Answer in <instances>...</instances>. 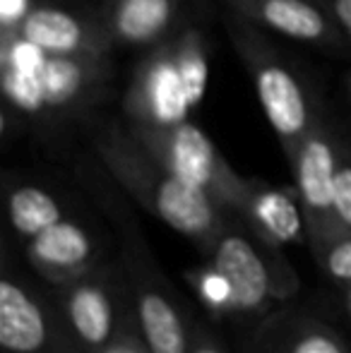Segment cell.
Returning <instances> with one entry per match:
<instances>
[{"instance_id":"obj_1","label":"cell","mask_w":351,"mask_h":353,"mask_svg":"<svg viewBox=\"0 0 351 353\" xmlns=\"http://www.w3.org/2000/svg\"><path fill=\"white\" fill-rule=\"evenodd\" d=\"M92 144L101 168L130 200L188 238L200 255L210 250L229 221V212L157 161L126 121L103 123Z\"/></svg>"},{"instance_id":"obj_2","label":"cell","mask_w":351,"mask_h":353,"mask_svg":"<svg viewBox=\"0 0 351 353\" xmlns=\"http://www.w3.org/2000/svg\"><path fill=\"white\" fill-rule=\"evenodd\" d=\"M3 97L27 118H75L89 111L111 79L108 56H53L14 32H0Z\"/></svg>"},{"instance_id":"obj_3","label":"cell","mask_w":351,"mask_h":353,"mask_svg":"<svg viewBox=\"0 0 351 353\" xmlns=\"http://www.w3.org/2000/svg\"><path fill=\"white\" fill-rule=\"evenodd\" d=\"M87 190L111 219L121 241L118 260L123 262L137 298L140 330L152 353H188L192 312L176 291L174 281L157 265L142 228L137 226L130 207L94 173H87Z\"/></svg>"},{"instance_id":"obj_4","label":"cell","mask_w":351,"mask_h":353,"mask_svg":"<svg viewBox=\"0 0 351 353\" xmlns=\"http://www.w3.org/2000/svg\"><path fill=\"white\" fill-rule=\"evenodd\" d=\"M224 29L239 61L253 79L267 123L272 125L289 161L320 113L308 84L296 72L289 58L270 41L265 29L229 10L224 14Z\"/></svg>"},{"instance_id":"obj_5","label":"cell","mask_w":351,"mask_h":353,"mask_svg":"<svg viewBox=\"0 0 351 353\" xmlns=\"http://www.w3.org/2000/svg\"><path fill=\"white\" fill-rule=\"evenodd\" d=\"M202 260L226 276L236 296V317L250 325L279 303L294 301L301 288L299 274L284 252L265 248L234 214Z\"/></svg>"},{"instance_id":"obj_6","label":"cell","mask_w":351,"mask_h":353,"mask_svg":"<svg viewBox=\"0 0 351 353\" xmlns=\"http://www.w3.org/2000/svg\"><path fill=\"white\" fill-rule=\"evenodd\" d=\"M0 351L89 353L72 332L53 288L19 270L8 243L0 274Z\"/></svg>"},{"instance_id":"obj_7","label":"cell","mask_w":351,"mask_h":353,"mask_svg":"<svg viewBox=\"0 0 351 353\" xmlns=\"http://www.w3.org/2000/svg\"><path fill=\"white\" fill-rule=\"evenodd\" d=\"M72 332L89 353L140 327L137 298L121 260H101L75 279L51 286Z\"/></svg>"},{"instance_id":"obj_8","label":"cell","mask_w":351,"mask_h":353,"mask_svg":"<svg viewBox=\"0 0 351 353\" xmlns=\"http://www.w3.org/2000/svg\"><path fill=\"white\" fill-rule=\"evenodd\" d=\"M128 123V121H126ZM137 142L164 163L174 176L210 195L221 210L236 214L248 190V178L236 173L217 144L190 121L176 125H135L128 123Z\"/></svg>"},{"instance_id":"obj_9","label":"cell","mask_w":351,"mask_h":353,"mask_svg":"<svg viewBox=\"0 0 351 353\" xmlns=\"http://www.w3.org/2000/svg\"><path fill=\"white\" fill-rule=\"evenodd\" d=\"M339 157V130L328 121L323 111L318 113L310 130L291 154L289 166L294 173V188L299 192L301 210L305 219L308 250H318L332 233H337L339 221L334 214V171Z\"/></svg>"},{"instance_id":"obj_10","label":"cell","mask_w":351,"mask_h":353,"mask_svg":"<svg viewBox=\"0 0 351 353\" xmlns=\"http://www.w3.org/2000/svg\"><path fill=\"white\" fill-rule=\"evenodd\" d=\"M192 111L171 34L135 68L123 94V116L135 125H176L190 121Z\"/></svg>"},{"instance_id":"obj_11","label":"cell","mask_w":351,"mask_h":353,"mask_svg":"<svg viewBox=\"0 0 351 353\" xmlns=\"http://www.w3.org/2000/svg\"><path fill=\"white\" fill-rule=\"evenodd\" d=\"M241 353H351V341L318 312L286 301L250 325Z\"/></svg>"},{"instance_id":"obj_12","label":"cell","mask_w":351,"mask_h":353,"mask_svg":"<svg viewBox=\"0 0 351 353\" xmlns=\"http://www.w3.org/2000/svg\"><path fill=\"white\" fill-rule=\"evenodd\" d=\"M229 12L265 32L294 39L325 53L351 51V41L320 0H221Z\"/></svg>"},{"instance_id":"obj_13","label":"cell","mask_w":351,"mask_h":353,"mask_svg":"<svg viewBox=\"0 0 351 353\" xmlns=\"http://www.w3.org/2000/svg\"><path fill=\"white\" fill-rule=\"evenodd\" d=\"M14 34L53 56H108L116 46L101 14L46 3L34 5Z\"/></svg>"},{"instance_id":"obj_14","label":"cell","mask_w":351,"mask_h":353,"mask_svg":"<svg viewBox=\"0 0 351 353\" xmlns=\"http://www.w3.org/2000/svg\"><path fill=\"white\" fill-rule=\"evenodd\" d=\"M22 252L29 270L48 286H61L103 260L92 228L72 216L24 243Z\"/></svg>"},{"instance_id":"obj_15","label":"cell","mask_w":351,"mask_h":353,"mask_svg":"<svg viewBox=\"0 0 351 353\" xmlns=\"http://www.w3.org/2000/svg\"><path fill=\"white\" fill-rule=\"evenodd\" d=\"M234 216H239L245 228L272 252H281L294 243H308L296 188H281L260 178H248V190Z\"/></svg>"},{"instance_id":"obj_16","label":"cell","mask_w":351,"mask_h":353,"mask_svg":"<svg viewBox=\"0 0 351 353\" xmlns=\"http://www.w3.org/2000/svg\"><path fill=\"white\" fill-rule=\"evenodd\" d=\"M101 17L116 43L157 46L176 32L178 0H111Z\"/></svg>"},{"instance_id":"obj_17","label":"cell","mask_w":351,"mask_h":353,"mask_svg":"<svg viewBox=\"0 0 351 353\" xmlns=\"http://www.w3.org/2000/svg\"><path fill=\"white\" fill-rule=\"evenodd\" d=\"M5 212H8L10 231L22 245L70 216L68 205L56 192L27 181L5 185Z\"/></svg>"},{"instance_id":"obj_18","label":"cell","mask_w":351,"mask_h":353,"mask_svg":"<svg viewBox=\"0 0 351 353\" xmlns=\"http://www.w3.org/2000/svg\"><path fill=\"white\" fill-rule=\"evenodd\" d=\"M183 279L188 281L197 305L205 310V315L214 322L236 317V296L226 276L217 270L212 262L202 260L197 267L183 272Z\"/></svg>"},{"instance_id":"obj_19","label":"cell","mask_w":351,"mask_h":353,"mask_svg":"<svg viewBox=\"0 0 351 353\" xmlns=\"http://www.w3.org/2000/svg\"><path fill=\"white\" fill-rule=\"evenodd\" d=\"M174 41H176V56H178V65H181L183 82H185L188 99H190L192 108H195L205 99L207 79H210L205 34L197 27H192V24H185V27H176Z\"/></svg>"},{"instance_id":"obj_20","label":"cell","mask_w":351,"mask_h":353,"mask_svg":"<svg viewBox=\"0 0 351 353\" xmlns=\"http://www.w3.org/2000/svg\"><path fill=\"white\" fill-rule=\"evenodd\" d=\"M318 265L320 274L325 276L334 288L344 291L351 286V231L339 228L337 233L328 238L318 250L310 252Z\"/></svg>"},{"instance_id":"obj_21","label":"cell","mask_w":351,"mask_h":353,"mask_svg":"<svg viewBox=\"0 0 351 353\" xmlns=\"http://www.w3.org/2000/svg\"><path fill=\"white\" fill-rule=\"evenodd\" d=\"M334 214L342 228L351 231V135L339 132V157L334 171Z\"/></svg>"},{"instance_id":"obj_22","label":"cell","mask_w":351,"mask_h":353,"mask_svg":"<svg viewBox=\"0 0 351 353\" xmlns=\"http://www.w3.org/2000/svg\"><path fill=\"white\" fill-rule=\"evenodd\" d=\"M188 353H231V351L226 349L224 339L214 332L210 317H195L192 315Z\"/></svg>"},{"instance_id":"obj_23","label":"cell","mask_w":351,"mask_h":353,"mask_svg":"<svg viewBox=\"0 0 351 353\" xmlns=\"http://www.w3.org/2000/svg\"><path fill=\"white\" fill-rule=\"evenodd\" d=\"M34 5H37L34 0H0V29L14 32Z\"/></svg>"},{"instance_id":"obj_24","label":"cell","mask_w":351,"mask_h":353,"mask_svg":"<svg viewBox=\"0 0 351 353\" xmlns=\"http://www.w3.org/2000/svg\"><path fill=\"white\" fill-rule=\"evenodd\" d=\"M99 353H152V349L147 346L145 336H142V330L135 327V330L121 334L111 346H106V349Z\"/></svg>"},{"instance_id":"obj_25","label":"cell","mask_w":351,"mask_h":353,"mask_svg":"<svg viewBox=\"0 0 351 353\" xmlns=\"http://www.w3.org/2000/svg\"><path fill=\"white\" fill-rule=\"evenodd\" d=\"M351 41V0H320Z\"/></svg>"},{"instance_id":"obj_26","label":"cell","mask_w":351,"mask_h":353,"mask_svg":"<svg viewBox=\"0 0 351 353\" xmlns=\"http://www.w3.org/2000/svg\"><path fill=\"white\" fill-rule=\"evenodd\" d=\"M339 293H342V312H344V320H347V325H349V330H351V286L344 288V291H339Z\"/></svg>"},{"instance_id":"obj_27","label":"cell","mask_w":351,"mask_h":353,"mask_svg":"<svg viewBox=\"0 0 351 353\" xmlns=\"http://www.w3.org/2000/svg\"><path fill=\"white\" fill-rule=\"evenodd\" d=\"M344 84H347V92H349V101H351V70L344 74Z\"/></svg>"}]
</instances>
